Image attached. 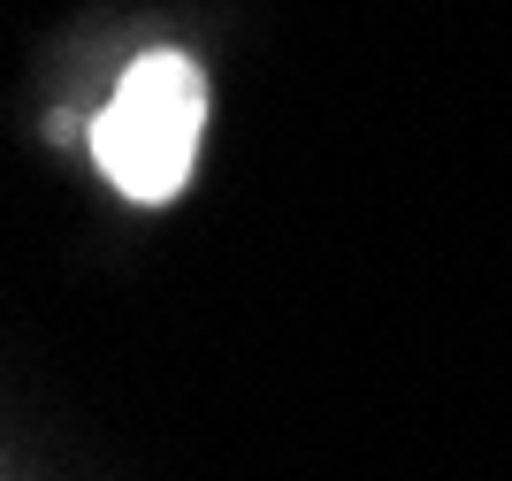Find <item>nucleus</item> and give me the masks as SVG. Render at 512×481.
Returning <instances> with one entry per match:
<instances>
[{
  "mask_svg": "<svg viewBox=\"0 0 512 481\" xmlns=\"http://www.w3.org/2000/svg\"><path fill=\"white\" fill-rule=\"evenodd\" d=\"M199 130H207V77L184 54H146L130 62L115 100L92 123V161L107 184L138 199V207H169L199 161Z\"/></svg>",
  "mask_w": 512,
  "mask_h": 481,
  "instance_id": "f257e3e1",
  "label": "nucleus"
}]
</instances>
